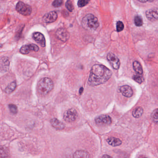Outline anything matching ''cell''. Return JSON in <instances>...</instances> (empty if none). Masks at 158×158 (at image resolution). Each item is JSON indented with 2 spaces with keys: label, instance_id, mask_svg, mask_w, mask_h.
Listing matches in <instances>:
<instances>
[{
  "label": "cell",
  "instance_id": "1",
  "mask_svg": "<svg viewBox=\"0 0 158 158\" xmlns=\"http://www.w3.org/2000/svg\"><path fill=\"white\" fill-rule=\"evenodd\" d=\"M111 76L112 72L108 68L102 65L95 64L90 72L88 84L91 86L99 85L105 83Z\"/></svg>",
  "mask_w": 158,
  "mask_h": 158
},
{
  "label": "cell",
  "instance_id": "2",
  "mask_svg": "<svg viewBox=\"0 0 158 158\" xmlns=\"http://www.w3.org/2000/svg\"><path fill=\"white\" fill-rule=\"evenodd\" d=\"M82 26L86 30H95L99 26V20L92 14H88L83 18Z\"/></svg>",
  "mask_w": 158,
  "mask_h": 158
},
{
  "label": "cell",
  "instance_id": "3",
  "mask_svg": "<svg viewBox=\"0 0 158 158\" xmlns=\"http://www.w3.org/2000/svg\"><path fill=\"white\" fill-rule=\"evenodd\" d=\"M54 88V84L51 79L44 78L39 81L37 85V90L40 95H47Z\"/></svg>",
  "mask_w": 158,
  "mask_h": 158
},
{
  "label": "cell",
  "instance_id": "4",
  "mask_svg": "<svg viewBox=\"0 0 158 158\" xmlns=\"http://www.w3.org/2000/svg\"><path fill=\"white\" fill-rule=\"evenodd\" d=\"M16 10L19 13L24 16L30 15L32 12L31 7L21 1H18L16 4Z\"/></svg>",
  "mask_w": 158,
  "mask_h": 158
},
{
  "label": "cell",
  "instance_id": "5",
  "mask_svg": "<svg viewBox=\"0 0 158 158\" xmlns=\"http://www.w3.org/2000/svg\"><path fill=\"white\" fill-rule=\"evenodd\" d=\"M78 114L76 110L73 108L69 109L63 114V119L67 122H72L77 118Z\"/></svg>",
  "mask_w": 158,
  "mask_h": 158
},
{
  "label": "cell",
  "instance_id": "6",
  "mask_svg": "<svg viewBox=\"0 0 158 158\" xmlns=\"http://www.w3.org/2000/svg\"><path fill=\"white\" fill-rule=\"evenodd\" d=\"M95 122L99 126H107L111 124L112 119L108 115H102L97 117L95 119Z\"/></svg>",
  "mask_w": 158,
  "mask_h": 158
},
{
  "label": "cell",
  "instance_id": "7",
  "mask_svg": "<svg viewBox=\"0 0 158 158\" xmlns=\"http://www.w3.org/2000/svg\"><path fill=\"white\" fill-rule=\"evenodd\" d=\"M107 58L114 69L116 70L119 69L120 66V62L118 58L115 54L110 52L107 55Z\"/></svg>",
  "mask_w": 158,
  "mask_h": 158
},
{
  "label": "cell",
  "instance_id": "8",
  "mask_svg": "<svg viewBox=\"0 0 158 158\" xmlns=\"http://www.w3.org/2000/svg\"><path fill=\"white\" fill-rule=\"evenodd\" d=\"M56 35L59 40L63 42H66L70 37L68 32L63 28L58 29L56 31Z\"/></svg>",
  "mask_w": 158,
  "mask_h": 158
},
{
  "label": "cell",
  "instance_id": "9",
  "mask_svg": "<svg viewBox=\"0 0 158 158\" xmlns=\"http://www.w3.org/2000/svg\"><path fill=\"white\" fill-rule=\"evenodd\" d=\"M57 18V13L55 11H52L45 14L43 17V20L46 23H51L55 22Z\"/></svg>",
  "mask_w": 158,
  "mask_h": 158
},
{
  "label": "cell",
  "instance_id": "10",
  "mask_svg": "<svg viewBox=\"0 0 158 158\" xmlns=\"http://www.w3.org/2000/svg\"><path fill=\"white\" fill-rule=\"evenodd\" d=\"M146 17L150 21H155L158 20V9L153 8L147 10Z\"/></svg>",
  "mask_w": 158,
  "mask_h": 158
},
{
  "label": "cell",
  "instance_id": "11",
  "mask_svg": "<svg viewBox=\"0 0 158 158\" xmlns=\"http://www.w3.org/2000/svg\"><path fill=\"white\" fill-rule=\"evenodd\" d=\"M39 50V48L35 44H30L23 46L20 49V52L23 54H28L31 51L37 52Z\"/></svg>",
  "mask_w": 158,
  "mask_h": 158
},
{
  "label": "cell",
  "instance_id": "12",
  "mask_svg": "<svg viewBox=\"0 0 158 158\" xmlns=\"http://www.w3.org/2000/svg\"><path fill=\"white\" fill-rule=\"evenodd\" d=\"M32 38L36 42L39 43L42 47L46 46V40L42 34L39 32H35L33 34Z\"/></svg>",
  "mask_w": 158,
  "mask_h": 158
},
{
  "label": "cell",
  "instance_id": "13",
  "mask_svg": "<svg viewBox=\"0 0 158 158\" xmlns=\"http://www.w3.org/2000/svg\"><path fill=\"white\" fill-rule=\"evenodd\" d=\"M120 91L122 95L124 96L130 98L133 94V91L130 86L127 85L123 86L120 88Z\"/></svg>",
  "mask_w": 158,
  "mask_h": 158
},
{
  "label": "cell",
  "instance_id": "14",
  "mask_svg": "<svg viewBox=\"0 0 158 158\" xmlns=\"http://www.w3.org/2000/svg\"><path fill=\"white\" fill-rule=\"evenodd\" d=\"M50 122H51V124L52 127L57 130H62L65 128V124L62 122L58 120V119L55 118L52 119L50 121Z\"/></svg>",
  "mask_w": 158,
  "mask_h": 158
},
{
  "label": "cell",
  "instance_id": "15",
  "mask_svg": "<svg viewBox=\"0 0 158 158\" xmlns=\"http://www.w3.org/2000/svg\"><path fill=\"white\" fill-rule=\"evenodd\" d=\"M73 158H90V156L86 151L77 150L74 153Z\"/></svg>",
  "mask_w": 158,
  "mask_h": 158
},
{
  "label": "cell",
  "instance_id": "16",
  "mask_svg": "<svg viewBox=\"0 0 158 158\" xmlns=\"http://www.w3.org/2000/svg\"><path fill=\"white\" fill-rule=\"evenodd\" d=\"M107 141L110 145L113 147L120 146L122 143L119 139L113 137H110L107 139Z\"/></svg>",
  "mask_w": 158,
  "mask_h": 158
},
{
  "label": "cell",
  "instance_id": "17",
  "mask_svg": "<svg viewBox=\"0 0 158 158\" xmlns=\"http://www.w3.org/2000/svg\"><path fill=\"white\" fill-rule=\"evenodd\" d=\"M133 66L134 70L137 73V74H143V69H142V66L138 62H137L136 61H134L133 64Z\"/></svg>",
  "mask_w": 158,
  "mask_h": 158
},
{
  "label": "cell",
  "instance_id": "18",
  "mask_svg": "<svg viewBox=\"0 0 158 158\" xmlns=\"http://www.w3.org/2000/svg\"><path fill=\"white\" fill-rule=\"evenodd\" d=\"M143 109L141 107L136 108L132 112V115L135 118H139L142 116L143 113Z\"/></svg>",
  "mask_w": 158,
  "mask_h": 158
},
{
  "label": "cell",
  "instance_id": "19",
  "mask_svg": "<svg viewBox=\"0 0 158 158\" xmlns=\"http://www.w3.org/2000/svg\"><path fill=\"white\" fill-rule=\"evenodd\" d=\"M16 83L15 82H13L9 84L8 87L6 88L5 90V93L7 94H10L14 92L16 88Z\"/></svg>",
  "mask_w": 158,
  "mask_h": 158
},
{
  "label": "cell",
  "instance_id": "20",
  "mask_svg": "<svg viewBox=\"0 0 158 158\" xmlns=\"http://www.w3.org/2000/svg\"><path fill=\"white\" fill-rule=\"evenodd\" d=\"M1 158H9V151L5 146L1 147Z\"/></svg>",
  "mask_w": 158,
  "mask_h": 158
},
{
  "label": "cell",
  "instance_id": "21",
  "mask_svg": "<svg viewBox=\"0 0 158 158\" xmlns=\"http://www.w3.org/2000/svg\"><path fill=\"white\" fill-rule=\"evenodd\" d=\"M9 61L8 60V58L7 57H3L1 58V69H3V68L4 69H7L9 68Z\"/></svg>",
  "mask_w": 158,
  "mask_h": 158
},
{
  "label": "cell",
  "instance_id": "22",
  "mask_svg": "<svg viewBox=\"0 0 158 158\" xmlns=\"http://www.w3.org/2000/svg\"><path fill=\"white\" fill-rule=\"evenodd\" d=\"M134 22L135 25L137 26H142L143 25V20L140 16L137 15L134 17Z\"/></svg>",
  "mask_w": 158,
  "mask_h": 158
},
{
  "label": "cell",
  "instance_id": "23",
  "mask_svg": "<svg viewBox=\"0 0 158 158\" xmlns=\"http://www.w3.org/2000/svg\"><path fill=\"white\" fill-rule=\"evenodd\" d=\"M151 117L155 123L158 124V109H155L153 111L151 114Z\"/></svg>",
  "mask_w": 158,
  "mask_h": 158
},
{
  "label": "cell",
  "instance_id": "24",
  "mask_svg": "<svg viewBox=\"0 0 158 158\" xmlns=\"http://www.w3.org/2000/svg\"><path fill=\"white\" fill-rule=\"evenodd\" d=\"M133 79L136 82H137L138 83H142L143 81V76L142 74H137L134 75L133 76Z\"/></svg>",
  "mask_w": 158,
  "mask_h": 158
},
{
  "label": "cell",
  "instance_id": "25",
  "mask_svg": "<svg viewBox=\"0 0 158 158\" xmlns=\"http://www.w3.org/2000/svg\"><path fill=\"white\" fill-rule=\"evenodd\" d=\"M65 7L69 11L72 12L74 10L73 5L72 4V2L70 0H68L65 3Z\"/></svg>",
  "mask_w": 158,
  "mask_h": 158
},
{
  "label": "cell",
  "instance_id": "26",
  "mask_svg": "<svg viewBox=\"0 0 158 158\" xmlns=\"http://www.w3.org/2000/svg\"><path fill=\"white\" fill-rule=\"evenodd\" d=\"M91 0H79L77 1V6L79 8H83L88 4Z\"/></svg>",
  "mask_w": 158,
  "mask_h": 158
},
{
  "label": "cell",
  "instance_id": "27",
  "mask_svg": "<svg viewBox=\"0 0 158 158\" xmlns=\"http://www.w3.org/2000/svg\"><path fill=\"white\" fill-rule=\"evenodd\" d=\"M63 0H54L52 3V6L54 8H59L62 5Z\"/></svg>",
  "mask_w": 158,
  "mask_h": 158
},
{
  "label": "cell",
  "instance_id": "28",
  "mask_svg": "<svg viewBox=\"0 0 158 158\" xmlns=\"http://www.w3.org/2000/svg\"><path fill=\"white\" fill-rule=\"evenodd\" d=\"M9 109L10 110V111H11L12 113L15 114L17 113V107L16 105H13V104H11V105H9Z\"/></svg>",
  "mask_w": 158,
  "mask_h": 158
},
{
  "label": "cell",
  "instance_id": "29",
  "mask_svg": "<svg viewBox=\"0 0 158 158\" xmlns=\"http://www.w3.org/2000/svg\"><path fill=\"white\" fill-rule=\"evenodd\" d=\"M124 25L122 21H118L116 23V30L118 32H121L124 29Z\"/></svg>",
  "mask_w": 158,
  "mask_h": 158
},
{
  "label": "cell",
  "instance_id": "30",
  "mask_svg": "<svg viewBox=\"0 0 158 158\" xmlns=\"http://www.w3.org/2000/svg\"><path fill=\"white\" fill-rule=\"evenodd\" d=\"M141 3H146V2H150V1H153L154 0H137Z\"/></svg>",
  "mask_w": 158,
  "mask_h": 158
},
{
  "label": "cell",
  "instance_id": "31",
  "mask_svg": "<svg viewBox=\"0 0 158 158\" xmlns=\"http://www.w3.org/2000/svg\"><path fill=\"white\" fill-rule=\"evenodd\" d=\"M102 158H112V157L108 155H107V154H105V155H104L102 157Z\"/></svg>",
  "mask_w": 158,
  "mask_h": 158
},
{
  "label": "cell",
  "instance_id": "32",
  "mask_svg": "<svg viewBox=\"0 0 158 158\" xmlns=\"http://www.w3.org/2000/svg\"></svg>",
  "mask_w": 158,
  "mask_h": 158
}]
</instances>
